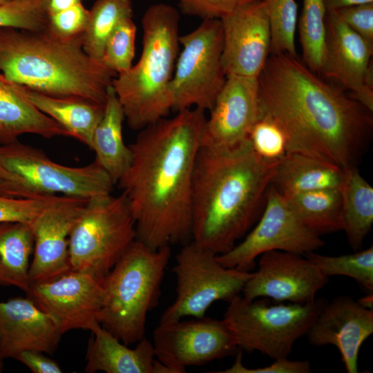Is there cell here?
I'll use <instances>...</instances> for the list:
<instances>
[{
    "instance_id": "obj_29",
    "label": "cell",
    "mask_w": 373,
    "mask_h": 373,
    "mask_svg": "<svg viewBox=\"0 0 373 373\" xmlns=\"http://www.w3.org/2000/svg\"><path fill=\"white\" fill-rule=\"evenodd\" d=\"M284 196L300 221L319 236L343 231L342 200L338 189H318Z\"/></svg>"
},
{
    "instance_id": "obj_30",
    "label": "cell",
    "mask_w": 373,
    "mask_h": 373,
    "mask_svg": "<svg viewBox=\"0 0 373 373\" xmlns=\"http://www.w3.org/2000/svg\"><path fill=\"white\" fill-rule=\"evenodd\" d=\"M131 0H96L82 37V47L93 59L102 61L106 42L124 19L133 18Z\"/></svg>"
},
{
    "instance_id": "obj_4",
    "label": "cell",
    "mask_w": 373,
    "mask_h": 373,
    "mask_svg": "<svg viewBox=\"0 0 373 373\" xmlns=\"http://www.w3.org/2000/svg\"><path fill=\"white\" fill-rule=\"evenodd\" d=\"M0 71L45 95L105 104L117 74L88 55L82 39L64 40L46 30L0 28Z\"/></svg>"
},
{
    "instance_id": "obj_21",
    "label": "cell",
    "mask_w": 373,
    "mask_h": 373,
    "mask_svg": "<svg viewBox=\"0 0 373 373\" xmlns=\"http://www.w3.org/2000/svg\"><path fill=\"white\" fill-rule=\"evenodd\" d=\"M62 334L54 320L30 298L0 301V353L15 358L27 350L52 354Z\"/></svg>"
},
{
    "instance_id": "obj_43",
    "label": "cell",
    "mask_w": 373,
    "mask_h": 373,
    "mask_svg": "<svg viewBox=\"0 0 373 373\" xmlns=\"http://www.w3.org/2000/svg\"><path fill=\"white\" fill-rule=\"evenodd\" d=\"M84 0H46L47 17L67 9L75 4L83 3Z\"/></svg>"
},
{
    "instance_id": "obj_19",
    "label": "cell",
    "mask_w": 373,
    "mask_h": 373,
    "mask_svg": "<svg viewBox=\"0 0 373 373\" xmlns=\"http://www.w3.org/2000/svg\"><path fill=\"white\" fill-rule=\"evenodd\" d=\"M221 61L227 76L258 78L269 56L271 33L262 1L243 6L220 19Z\"/></svg>"
},
{
    "instance_id": "obj_16",
    "label": "cell",
    "mask_w": 373,
    "mask_h": 373,
    "mask_svg": "<svg viewBox=\"0 0 373 373\" xmlns=\"http://www.w3.org/2000/svg\"><path fill=\"white\" fill-rule=\"evenodd\" d=\"M242 294L247 299L267 298L276 302L306 303L327 283L317 267L305 256L283 251L260 255Z\"/></svg>"
},
{
    "instance_id": "obj_14",
    "label": "cell",
    "mask_w": 373,
    "mask_h": 373,
    "mask_svg": "<svg viewBox=\"0 0 373 373\" xmlns=\"http://www.w3.org/2000/svg\"><path fill=\"white\" fill-rule=\"evenodd\" d=\"M104 278L70 270L53 280L32 284L28 296L54 320L62 334L73 329L93 333L102 327L98 315Z\"/></svg>"
},
{
    "instance_id": "obj_47",
    "label": "cell",
    "mask_w": 373,
    "mask_h": 373,
    "mask_svg": "<svg viewBox=\"0 0 373 373\" xmlns=\"http://www.w3.org/2000/svg\"><path fill=\"white\" fill-rule=\"evenodd\" d=\"M12 1L14 0H0V6L7 4L8 3H10Z\"/></svg>"
},
{
    "instance_id": "obj_13",
    "label": "cell",
    "mask_w": 373,
    "mask_h": 373,
    "mask_svg": "<svg viewBox=\"0 0 373 373\" xmlns=\"http://www.w3.org/2000/svg\"><path fill=\"white\" fill-rule=\"evenodd\" d=\"M157 359L171 373L236 354L235 339L224 321L208 317L160 323L153 334Z\"/></svg>"
},
{
    "instance_id": "obj_9",
    "label": "cell",
    "mask_w": 373,
    "mask_h": 373,
    "mask_svg": "<svg viewBox=\"0 0 373 373\" xmlns=\"http://www.w3.org/2000/svg\"><path fill=\"white\" fill-rule=\"evenodd\" d=\"M135 239L134 219L124 193L91 198L70 234L71 270L104 278Z\"/></svg>"
},
{
    "instance_id": "obj_45",
    "label": "cell",
    "mask_w": 373,
    "mask_h": 373,
    "mask_svg": "<svg viewBox=\"0 0 373 373\" xmlns=\"http://www.w3.org/2000/svg\"><path fill=\"white\" fill-rule=\"evenodd\" d=\"M373 294L372 292H369L366 296L357 300V302L363 307L373 309Z\"/></svg>"
},
{
    "instance_id": "obj_26",
    "label": "cell",
    "mask_w": 373,
    "mask_h": 373,
    "mask_svg": "<svg viewBox=\"0 0 373 373\" xmlns=\"http://www.w3.org/2000/svg\"><path fill=\"white\" fill-rule=\"evenodd\" d=\"M30 102L74 137L90 149L93 133L101 120L104 104L88 100L54 97L23 86Z\"/></svg>"
},
{
    "instance_id": "obj_27",
    "label": "cell",
    "mask_w": 373,
    "mask_h": 373,
    "mask_svg": "<svg viewBox=\"0 0 373 373\" xmlns=\"http://www.w3.org/2000/svg\"><path fill=\"white\" fill-rule=\"evenodd\" d=\"M343 209V231L350 245L358 251L373 224V187L356 167L343 169L339 189Z\"/></svg>"
},
{
    "instance_id": "obj_32",
    "label": "cell",
    "mask_w": 373,
    "mask_h": 373,
    "mask_svg": "<svg viewBox=\"0 0 373 373\" xmlns=\"http://www.w3.org/2000/svg\"><path fill=\"white\" fill-rule=\"evenodd\" d=\"M305 256L326 277L345 276L356 280L368 292H373V247L337 256L315 252Z\"/></svg>"
},
{
    "instance_id": "obj_36",
    "label": "cell",
    "mask_w": 373,
    "mask_h": 373,
    "mask_svg": "<svg viewBox=\"0 0 373 373\" xmlns=\"http://www.w3.org/2000/svg\"><path fill=\"white\" fill-rule=\"evenodd\" d=\"M248 140L254 151L265 159L280 161L287 153L286 140L283 132L266 116L260 115L251 130Z\"/></svg>"
},
{
    "instance_id": "obj_7",
    "label": "cell",
    "mask_w": 373,
    "mask_h": 373,
    "mask_svg": "<svg viewBox=\"0 0 373 373\" xmlns=\"http://www.w3.org/2000/svg\"><path fill=\"white\" fill-rule=\"evenodd\" d=\"M115 184L94 161L68 166L18 140L0 144V195L23 198L64 195L90 200L109 195Z\"/></svg>"
},
{
    "instance_id": "obj_5",
    "label": "cell",
    "mask_w": 373,
    "mask_h": 373,
    "mask_svg": "<svg viewBox=\"0 0 373 373\" xmlns=\"http://www.w3.org/2000/svg\"><path fill=\"white\" fill-rule=\"evenodd\" d=\"M179 20L175 7L164 3L150 6L142 19L138 61L113 79L125 119L133 130L140 131L173 111L171 86L180 52Z\"/></svg>"
},
{
    "instance_id": "obj_34",
    "label": "cell",
    "mask_w": 373,
    "mask_h": 373,
    "mask_svg": "<svg viewBox=\"0 0 373 373\" xmlns=\"http://www.w3.org/2000/svg\"><path fill=\"white\" fill-rule=\"evenodd\" d=\"M136 26L133 18L122 20L108 37L102 61L117 75L128 70L135 57Z\"/></svg>"
},
{
    "instance_id": "obj_23",
    "label": "cell",
    "mask_w": 373,
    "mask_h": 373,
    "mask_svg": "<svg viewBox=\"0 0 373 373\" xmlns=\"http://www.w3.org/2000/svg\"><path fill=\"white\" fill-rule=\"evenodd\" d=\"M27 133L44 138L68 137L64 128L30 102L23 86L0 71V144L14 142Z\"/></svg>"
},
{
    "instance_id": "obj_33",
    "label": "cell",
    "mask_w": 373,
    "mask_h": 373,
    "mask_svg": "<svg viewBox=\"0 0 373 373\" xmlns=\"http://www.w3.org/2000/svg\"><path fill=\"white\" fill-rule=\"evenodd\" d=\"M268 17L270 55L287 54L297 57L295 35L298 6L295 0H262Z\"/></svg>"
},
{
    "instance_id": "obj_31",
    "label": "cell",
    "mask_w": 373,
    "mask_h": 373,
    "mask_svg": "<svg viewBox=\"0 0 373 373\" xmlns=\"http://www.w3.org/2000/svg\"><path fill=\"white\" fill-rule=\"evenodd\" d=\"M326 13L324 0H303L301 14L298 19L301 60L316 74L320 73L323 62Z\"/></svg>"
},
{
    "instance_id": "obj_2",
    "label": "cell",
    "mask_w": 373,
    "mask_h": 373,
    "mask_svg": "<svg viewBox=\"0 0 373 373\" xmlns=\"http://www.w3.org/2000/svg\"><path fill=\"white\" fill-rule=\"evenodd\" d=\"M198 108L140 130L117 184L128 199L136 239L153 249L192 240L191 187L207 116Z\"/></svg>"
},
{
    "instance_id": "obj_35",
    "label": "cell",
    "mask_w": 373,
    "mask_h": 373,
    "mask_svg": "<svg viewBox=\"0 0 373 373\" xmlns=\"http://www.w3.org/2000/svg\"><path fill=\"white\" fill-rule=\"evenodd\" d=\"M46 23V0H14L0 6V28L41 31Z\"/></svg>"
},
{
    "instance_id": "obj_42",
    "label": "cell",
    "mask_w": 373,
    "mask_h": 373,
    "mask_svg": "<svg viewBox=\"0 0 373 373\" xmlns=\"http://www.w3.org/2000/svg\"><path fill=\"white\" fill-rule=\"evenodd\" d=\"M26 366L33 373H61L59 365L47 357L41 352L27 350L21 352L15 358Z\"/></svg>"
},
{
    "instance_id": "obj_44",
    "label": "cell",
    "mask_w": 373,
    "mask_h": 373,
    "mask_svg": "<svg viewBox=\"0 0 373 373\" xmlns=\"http://www.w3.org/2000/svg\"><path fill=\"white\" fill-rule=\"evenodd\" d=\"M324 2L327 10H335L348 6L373 2V0H324Z\"/></svg>"
},
{
    "instance_id": "obj_22",
    "label": "cell",
    "mask_w": 373,
    "mask_h": 373,
    "mask_svg": "<svg viewBox=\"0 0 373 373\" xmlns=\"http://www.w3.org/2000/svg\"><path fill=\"white\" fill-rule=\"evenodd\" d=\"M101 327L92 333L86 352L85 372L94 373H171L156 358L153 343L146 337L130 348Z\"/></svg>"
},
{
    "instance_id": "obj_8",
    "label": "cell",
    "mask_w": 373,
    "mask_h": 373,
    "mask_svg": "<svg viewBox=\"0 0 373 373\" xmlns=\"http://www.w3.org/2000/svg\"><path fill=\"white\" fill-rule=\"evenodd\" d=\"M249 300L240 294L229 302L223 320L238 347L274 360L288 358L295 342L306 335L327 300L306 303Z\"/></svg>"
},
{
    "instance_id": "obj_37",
    "label": "cell",
    "mask_w": 373,
    "mask_h": 373,
    "mask_svg": "<svg viewBox=\"0 0 373 373\" xmlns=\"http://www.w3.org/2000/svg\"><path fill=\"white\" fill-rule=\"evenodd\" d=\"M88 17L89 10L79 3L48 16L45 30L64 40L82 39Z\"/></svg>"
},
{
    "instance_id": "obj_6",
    "label": "cell",
    "mask_w": 373,
    "mask_h": 373,
    "mask_svg": "<svg viewBox=\"0 0 373 373\" xmlns=\"http://www.w3.org/2000/svg\"><path fill=\"white\" fill-rule=\"evenodd\" d=\"M171 246L153 249L135 239L104 278L101 326L130 345L145 337L146 317L159 303Z\"/></svg>"
},
{
    "instance_id": "obj_24",
    "label": "cell",
    "mask_w": 373,
    "mask_h": 373,
    "mask_svg": "<svg viewBox=\"0 0 373 373\" xmlns=\"http://www.w3.org/2000/svg\"><path fill=\"white\" fill-rule=\"evenodd\" d=\"M124 119L122 106L111 84L107 89L104 113L93 133L90 149L95 153V161L115 184L126 173L132 161L131 149L123 140Z\"/></svg>"
},
{
    "instance_id": "obj_17",
    "label": "cell",
    "mask_w": 373,
    "mask_h": 373,
    "mask_svg": "<svg viewBox=\"0 0 373 373\" xmlns=\"http://www.w3.org/2000/svg\"><path fill=\"white\" fill-rule=\"evenodd\" d=\"M209 111L202 131V146L229 150L245 143L260 115L258 78L227 76Z\"/></svg>"
},
{
    "instance_id": "obj_39",
    "label": "cell",
    "mask_w": 373,
    "mask_h": 373,
    "mask_svg": "<svg viewBox=\"0 0 373 373\" xmlns=\"http://www.w3.org/2000/svg\"><path fill=\"white\" fill-rule=\"evenodd\" d=\"M182 12L204 19H221L236 10L261 0H176Z\"/></svg>"
},
{
    "instance_id": "obj_38",
    "label": "cell",
    "mask_w": 373,
    "mask_h": 373,
    "mask_svg": "<svg viewBox=\"0 0 373 373\" xmlns=\"http://www.w3.org/2000/svg\"><path fill=\"white\" fill-rule=\"evenodd\" d=\"M55 197L23 198L0 195V223L22 222L31 224Z\"/></svg>"
},
{
    "instance_id": "obj_10",
    "label": "cell",
    "mask_w": 373,
    "mask_h": 373,
    "mask_svg": "<svg viewBox=\"0 0 373 373\" xmlns=\"http://www.w3.org/2000/svg\"><path fill=\"white\" fill-rule=\"evenodd\" d=\"M216 256L193 240L182 245L173 269L177 281L176 298L164 312L160 323L204 317L216 301L229 303L242 293L252 271L224 267Z\"/></svg>"
},
{
    "instance_id": "obj_1",
    "label": "cell",
    "mask_w": 373,
    "mask_h": 373,
    "mask_svg": "<svg viewBox=\"0 0 373 373\" xmlns=\"http://www.w3.org/2000/svg\"><path fill=\"white\" fill-rule=\"evenodd\" d=\"M258 79L260 115L280 128L287 153L343 169L356 167L371 142L373 111L321 79L298 56L269 55Z\"/></svg>"
},
{
    "instance_id": "obj_41",
    "label": "cell",
    "mask_w": 373,
    "mask_h": 373,
    "mask_svg": "<svg viewBox=\"0 0 373 373\" xmlns=\"http://www.w3.org/2000/svg\"><path fill=\"white\" fill-rule=\"evenodd\" d=\"M311 365L307 361H291L288 358L274 360V363L266 367L248 368L242 363V354L239 349L233 365L220 373H309Z\"/></svg>"
},
{
    "instance_id": "obj_11",
    "label": "cell",
    "mask_w": 373,
    "mask_h": 373,
    "mask_svg": "<svg viewBox=\"0 0 373 373\" xmlns=\"http://www.w3.org/2000/svg\"><path fill=\"white\" fill-rule=\"evenodd\" d=\"M179 52L171 90L173 111L198 108L210 111L227 75L221 57L223 32L220 19H204L180 36Z\"/></svg>"
},
{
    "instance_id": "obj_46",
    "label": "cell",
    "mask_w": 373,
    "mask_h": 373,
    "mask_svg": "<svg viewBox=\"0 0 373 373\" xmlns=\"http://www.w3.org/2000/svg\"><path fill=\"white\" fill-rule=\"evenodd\" d=\"M3 360L0 353V372H2L3 370Z\"/></svg>"
},
{
    "instance_id": "obj_15",
    "label": "cell",
    "mask_w": 373,
    "mask_h": 373,
    "mask_svg": "<svg viewBox=\"0 0 373 373\" xmlns=\"http://www.w3.org/2000/svg\"><path fill=\"white\" fill-rule=\"evenodd\" d=\"M325 47L319 74L373 111V45L352 30L335 10H327Z\"/></svg>"
},
{
    "instance_id": "obj_18",
    "label": "cell",
    "mask_w": 373,
    "mask_h": 373,
    "mask_svg": "<svg viewBox=\"0 0 373 373\" xmlns=\"http://www.w3.org/2000/svg\"><path fill=\"white\" fill-rule=\"evenodd\" d=\"M88 200L57 195L30 224L34 234L31 285L53 280L71 270L69 237Z\"/></svg>"
},
{
    "instance_id": "obj_12",
    "label": "cell",
    "mask_w": 373,
    "mask_h": 373,
    "mask_svg": "<svg viewBox=\"0 0 373 373\" xmlns=\"http://www.w3.org/2000/svg\"><path fill=\"white\" fill-rule=\"evenodd\" d=\"M264 209L256 225L227 252L217 255L224 267L251 271L256 259L270 251H283L305 256L321 248V236L307 227L295 214L286 198L271 184Z\"/></svg>"
},
{
    "instance_id": "obj_40",
    "label": "cell",
    "mask_w": 373,
    "mask_h": 373,
    "mask_svg": "<svg viewBox=\"0 0 373 373\" xmlns=\"http://www.w3.org/2000/svg\"><path fill=\"white\" fill-rule=\"evenodd\" d=\"M335 11L352 30L373 45V2L348 6Z\"/></svg>"
},
{
    "instance_id": "obj_28",
    "label": "cell",
    "mask_w": 373,
    "mask_h": 373,
    "mask_svg": "<svg viewBox=\"0 0 373 373\" xmlns=\"http://www.w3.org/2000/svg\"><path fill=\"white\" fill-rule=\"evenodd\" d=\"M33 249L34 234L30 224L0 223V285L14 286L28 294Z\"/></svg>"
},
{
    "instance_id": "obj_25",
    "label": "cell",
    "mask_w": 373,
    "mask_h": 373,
    "mask_svg": "<svg viewBox=\"0 0 373 373\" xmlns=\"http://www.w3.org/2000/svg\"><path fill=\"white\" fill-rule=\"evenodd\" d=\"M343 169L318 158L287 153L279 161L271 185L284 195L324 189H340Z\"/></svg>"
},
{
    "instance_id": "obj_3",
    "label": "cell",
    "mask_w": 373,
    "mask_h": 373,
    "mask_svg": "<svg viewBox=\"0 0 373 373\" xmlns=\"http://www.w3.org/2000/svg\"><path fill=\"white\" fill-rule=\"evenodd\" d=\"M278 163L260 156L249 140L229 150L201 146L192 179L191 240L216 255L231 249L259 219Z\"/></svg>"
},
{
    "instance_id": "obj_20",
    "label": "cell",
    "mask_w": 373,
    "mask_h": 373,
    "mask_svg": "<svg viewBox=\"0 0 373 373\" xmlns=\"http://www.w3.org/2000/svg\"><path fill=\"white\" fill-rule=\"evenodd\" d=\"M373 333V309L347 296L325 303L306 336L317 346L332 345L339 351L347 373H357L361 347Z\"/></svg>"
}]
</instances>
